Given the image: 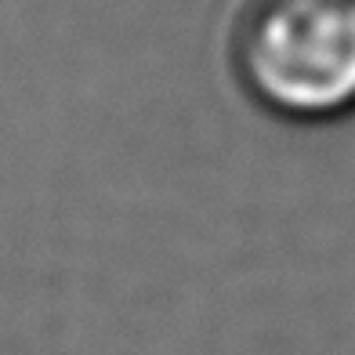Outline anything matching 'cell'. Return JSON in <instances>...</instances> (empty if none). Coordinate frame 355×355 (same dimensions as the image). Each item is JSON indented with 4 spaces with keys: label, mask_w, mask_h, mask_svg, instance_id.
Wrapping results in <instances>:
<instances>
[{
    "label": "cell",
    "mask_w": 355,
    "mask_h": 355,
    "mask_svg": "<svg viewBox=\"0 0 355 355\" xmlns=\"http://www.w3.org/2000/svg\"><path fill=\"white\" fill-rule=\"evenodd\" d=\"M221 55L236 91L272 120L355 116V0H232Z\"/></svg>",
    "instance_id": "cell-1"
}]
</instances>
